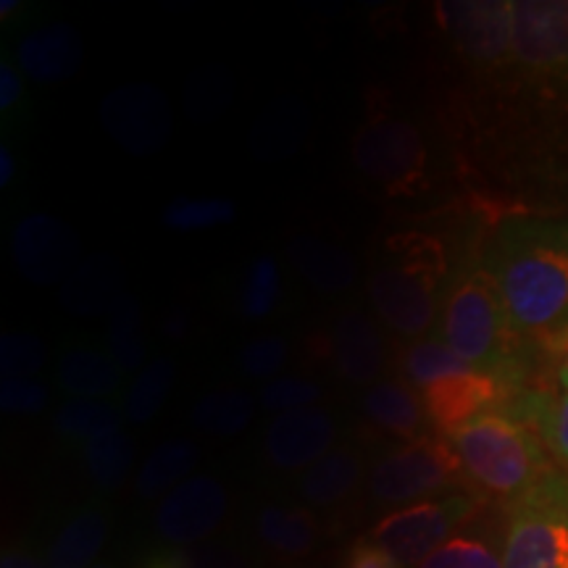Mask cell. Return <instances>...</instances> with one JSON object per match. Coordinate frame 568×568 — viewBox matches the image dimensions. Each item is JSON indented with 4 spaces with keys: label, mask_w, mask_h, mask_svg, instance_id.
I'll use <instances>...</instances> for the list:
<instances>
[{
    "label": "cell",
    "mask_w": 568,
    "mask_h": 568,
    "mask_svg": "<svg viewBox=\"0 0 568 568\" xmlns=\"http://www.w3.org/2000/svg\"><path fill=\"white\" fill-rule=\"evenodd\" d=\"M45 345L32 332H6L0 337V374L3 379L38 376L45 364Z\"/></svg>",
    "instance_id": "obj_38"
},
{
    "label": "cell",
    "mask_w": 568,
    "mask_h": 568,
    "mask_svg": "<svg viewBox=\"0 0 568 568\" xmlns=\"http://www.w3.org/2000/svg\"><path fill=\"white\" fill-rule=\"evenodd\" d=\"M329 353L335 372L353 387H372L387 366V343L379 324L366 311H345L332 329Z\"/></svg>",
    "instance_id": "obj_16"
},
{
    "label": "cell",
    "mask_w": 568,
    "mask_h": 568,
    "mask_svg": "<svg viewBox=\"0 0 568 568\" xmlns=\"http://www.w3.org/2000/svg\"><path fill=\"white\" fill-rule=\"evenodd\" d=\"M460 366H466V361L453 353L439 337L410 339L400 353L403 379H406L410 387H416L418 393H422L426 385L439 379L443 374L456 372Z\"/></svg>",
    "instance_id": "obj_31"
},
{
    "label": "cell",
    "mask_w": 568,
    "mask_h": 568,
    "mask_svg": "<svg viewBox=\"0 0 568 568\" xmlns=\"http://www.w3.org/2000/svg\"><path fill=\"white\" fill-rule=\"evenodd\" d=\"M518 337H556L568 326V219L518 216L495 232L487 258Z\"/></svg>",
    "instance_id": "obj_1"
},
{
    "label": "cell",
    "mask_w": 568,
    "mask_h": 568,
    "mask_svg": "<svg viewBox=\"0 0 568 568\" xmlns=\"http://www.w3.org/2000/svg\"><path fill=\"white\" fill-rule=\"evenodd\" d=\"M337 422L329 410L303 408L274 416L264 435V458L274 471L301 474L335 450Z\"/></svg>",
    "instance_id": "obj_15"
},
{
    "label": "cell",
    "mask_w": 568,
    "mask_h": 568,
    "mask_svg": "<svg viewBox=\"0 0 568 568\" xmlns=\"http://www.w3.org/2000/svg\"><path fill=\"white\" fill-rule=\"evenodd\" d=\"M464 477V466L450 439L426 435L395 447L376 460L366 477V497L374 508L389 514L453 493V487Z\"/></svg>",
    "instance_id": "obj_5"
},
{
    "label": "cell",
    "mask_w": 568,
    "mask_h": 568,
    "mask_svg": "<svg viewBox=\"0 0 568 568\" xmlns=\"http://www.w3.org/2000/svg\"><path fill=\"white\" fill-rule=\"evenodd\" d=\"M92 568H119V566L111 564V560H101V564H95Z\"/></svg>",
    "instance_id": "obj_46"
},
{
    "label": "cell",
    "mask_w": 568,
    "mask_h": 568,
    "mask_svg": "<svg viewBox=\"0 0 568 568\" xmlns=\"http://www.w3.org/2000/svg\"><path fill=\"white\" fill-rule=\"evenodd\" d=\"M124 372L109 353L90 345H69L55 364V382L69 397L82 400H105L119 393Z\"/></svg>",
    "instance_id": "obj_22"
},
{
    "label": "cell",
    "mask_w": 568,
    "mask_h": 568,
    "mask_svg": "<svg viewBox=\"0 0 568 568\" xmlns=\"http://www.w3.org/2000/svg\"><path fill=\"white\" fill-rule=\"evenodd\" d=\"M230 514V493L213 474H195L155 506L153 535L159 548H190L211 542Z\"/></svg>",
    "instance_id": "obj_9"
},
{
    "label": "cell",
    "mask_w": 568,
    "mask_h": 568,
    "mask_svg": "<svg viewBox=\"0 0 568 568\" xmlns=\"http://www.w3.org/2000/svg\"><path fill=\"white\" fill-rule=\"evenodd\" d=\"M447 439L456 447L466 477L508 506L558 471L527 418L510 410L481 414Z\"/></svg>",
    "instance_id": "obj_3"
},
{
    "label": "cell",
    "mask_w": 568,
    "mask_h": 568,
    "mask_svg": "<svg viewBox=\"0 0 568 568\" xmlns=\"http://www.w3.org/2000/svg\"><path fill=\"white\" fill-rule=\"evenodd\" d=\"M0 568H48L45 556H40L38 550L24 548V545H11L0 556Z\"/></svg>",
    "instance_id": "obj_43"
},
{
    "label": "cell",
    "mask_w": 568,
    "mask_h": 568,
    "mask_svg": "<svg viewBox=\"0 0 568 568\" xmlns=\"http://www.w3.org/2000/svg\"><path fill=\"white\" fill-rule=\"evenodd\" d=\"M201 464V447L187 437L163 439L151 450V456L142 460L134 474V493L140 500H163L182 481L195 477V466Z\"/></svg>",
    "instance_id": "obj_23"
},
{
    "label": "cell",
    "mask_w": 568,
    "mask_h": 568,
    "mask_svg": "<svg viewBox=\"0 0 568 568\" xmlns=\"http://www.w3.org/2000/svg\"><path fill=\"white\" fill-rule=\"evenodd\" d=\"M98 113L105 132L138 159L163 151L172 138V105L159 88L148 82L111 90L98 105Z\"/></svg>",
    "instance_id": "obj_10"
},
{
    "label": "cell",
    "mask_w": 568,
    "mask_h": 568,
    "mask_svg": "<svg viewBox=\"0 0 568 568\" xmlns=\"http://www.w3.org/2000/svg\"><path fill=\"white\" fill-rule=\"evenodd\" d=\"M111 535V514L103 503H84L55 531L45 550L48 568H92Z\"/></svg>",
    "instance_id": "obj_21"
},
{
    "label": "cell",
    "mask_w": 568,
    "mask_h": 568,
    "mask_svg": "<svg viewBox=\"0 0 568 568\" xmlns=\"http://www.w3.org/2000/svg\"><path fill=\"white\" fill-rule=\"evenodd\" d=\"M51 400V389L40 376H13L0 382L3 414H40Z\"/></svg>",
    "instance_id": "obj_40"
},
{
    "label": "cell",
    "mask_w": 568,
    "mask_h": 568,
    "mask_svg": "<svg viewBox=\"0 0 568 568\" xmlns=\"http://www.w3.org/2000/svg\"><path fill=\"white\" fill-rule=\"evenodd\" d=\"M437 326L439 339L468 366L497 374L516 385L521 337L510 326L500 293L485 264L466 266L453 276Z\"/></svg>",
    "instance_id": "obj_4"
},
{
    "label": "cell",
    "mask_w": 568,
    "mask_h": 568,
    "mask_svg": "<svg viewBox=\"0 0 568 568\" xmlns=\"http://www.w3.org/2000/svg\"><path fill=\"white\" fill-rule=\"evenodd\" d=\"M566 329H568V326H566ZM566 329H564V332H566Z\"/></svg>",
    "instance_id": "obj_47"
},
{
    "label": "cell",
    "mask_w": 568,
    "mask_h": 568,
    "mask_svg": "<svg viewBox=\"0 0 568 568\" xmlns=\"http://www.w3.org/2000/svg\"><path fill=\"white\" fill-rule=\"evenodd\" d=\"M366 477V460L358 447L337 445L297 477L295 495L311 510L337 508L358 493Z\"/></svg>",
    "instance_id": "obj_17"
},
{
    "label": "cell",
    "mask_w": 568,
    "mask_h": 568,
    "mask_svg": "<svg viewBox=\"0 0 568 568\" xmlns=\"http://www.w3.org/2000/svg\"><path fill=\"white\" fill-rule=\"evenodd\" d=\"M124 272L116 258L105 253L88 255L59 290V303L67 314H111L124 297Z\"/></svg>",
    "instance_id": "obj_20"
},
{
    "label": "cell",
    "mask_w": 568,
    "mask_h": 568,
    "mask_svg": "<svg viewBox=\"0 0 568 568\" xmlns=\"http://www.w3.org/2000/svg\"><path fill=\"white\" fill-rule=\"evenodd\" d=\"M255 535L282 558H305L318 542V521L305 506L266 503L255 514Z\"/></svg>",
    "instance_id": "obj_25"
},
{
    "label": "cell",
    "mask_w": 568,
    "mask_h": 568,
    "mask_svg": "<svg viewBox=\"0 0 568 568\" xmlns=\"http://www.w3.org/2000/svg\"><path fill=\"white\" fill-rule=\"evenodd\" d=\"M109 355L122 372H140L145 361V332H142V311L132 295L109 314Z\"/></svg>",
    "instance_id": "obj_30"
},
{
    "label": "cell",
    "mask_w": 568,
    "mask_h": 568,
    "mask_svg": "<svg viewBox=\"0 0 568 568\" xmlns=\"http://www.w3.org/2000/svg\"><path fill=\"white\" fill-rule=\"evenodd\" d=\"M21 98H24V74H21L17 63L3 59V63H0V111L9 116V113L17 111Z\"/></svg>",
    "instance_id": "obj_42"
},
{
    "label": "cell",
    "mask_w": 568,
    "mask_h": 568,
    "mask_svg": "<svg viewBox=\"0 0 568 568\" xmlns=\"http://www.w3.org/2000/svg\"><path fill=\"white\" fill-rule=\"evenodd\" d=\"M514 61L539 74L568 71V0H514Z\"/></svg>",
    "instance_id": "obj_14"
},
{
    "label": "cell",
    "mask_w": 568,
    "mask_h": 568,
    "mask_svg": "<svg viewBox=\"0 0 568 568\" xmlns=\"http://www.w3.org/2000/svg\"><path fill=\"white\" fill-rule=\"evenodd\" d=\"M339 568H406L397 560L393 552H387L374 539H358L351 550L345 552Z\"/></svg>",
    "instance_id": "obj_41"
},
{
    "label": "cell",
    "mask_w": 568,
    "mask_h": 568,
    "mask_svg": "<svg viewBox=\"0 0 568 568\" xmlns=\"http://www.w3.org/2000/svg\"><path fill=\"white\" fill-rule=\"evenodd\" d=\"M500 550L503 568H568V474L510 503Z\"/></svg>",
    "instance_id": "obj_6"
},
{
    "label": "cell",
    "mask_w": 568,
    "mask_h": 568,
    "mask_svg": "<svg viewBox=\"0 0 568 568\" xmlns=\"http://www.w3.org/2000/svg\"><path fill=\"white\" fill-rule=\"evenodd\" d=\"M124 424V410L109 400H82L69 397L53 414V432L67 443L88 445L92 439L119 432Z\"/></svg>",
    "instance_id": "obj_27"
},
{
    "label": "cell",
    "mask_w": 568,
    "mask_h": 568,
    "mask_svg": "<svg viewBox=\"0 0 568 568\" xmlns=\"http://www.w3.org/2000/svg\"><path fill=\"white\" fill-rule=\"evenodd\" d=\"M237 205L226 197H176L163 209V226L172 232H203L232 224Z\"/></svg>",
    "instance_id": "obj_34"
},
{
    "label": "cell",
    "mask_w": 568,
    "mask_h": 568,
    "mask_svg": "<svg viewBox=\"0 0 568 568\" xmlns=\"http://www.w3.org/2000/svg\"><path fill=\"white\" fill-rule=\"evenodd\" d=\"M450 280V258L437 237L397 232L376 255L368 301L382 326L406 339H422L439 322Z\"/></svg>",
    "instance_id": "obj_2"
},
{
    "label": "cell",
    "mask_w": 568,
    "mask_h": 568,
    "mask_svg": "<svg viewBox=\"0 0 568 568\" xmlns=\"http://www.w3.org/2000/svg\"><path fill=\"white\" fill-rule=\"evenodd\" d=\"M138 568H251L243 550L226 542H203L190 548H155Z\"/></svg>",
    "instance_id": "obj_32"
},
{
    "label": "cell",
    "mask_w": 568,
    "mask_h": 568,
    "mask_svg": "<svg viewBox=\"0 0 568 568\" xmlns=\"http://www.w3.org/2000/svg\"><path fill=\"white\" fill-rule=\"evenodd\" d=\"M11 258L30 284H63L80 266V243L67 222L48 213H27L11 232Z\"/></svg>",
    "instance_id": "obj_12"
},
{
    "label": "cell",
    "mask_w": 568,
    "mask_h": 568,
    "mask_svg": "<svg viewBox=\"0 0 568 568\" xmlns=\"http://www.w3.org/2000/svg\"><path fill=\"white\" fill-rule=\"evenodd\" d=\"M324 397V387L316 379L301 374L276 376V379L266 382L258 393V403L268 414L280 416L290 414V410L316 408L318 400Z\"/></svg>",
    "instance_id": "obj_36"
},
{
    "label": "cell",
    "mask_w": 568,
    "mask_h": 568,
    "mask_svg": "<svg viewBox=\"0 0 568 568\" xmlns=\"http://www.w3.org/2000/svg\"><path fill=\"white\" fill-rule=\"evenodd\" d=\"M353 163L389 197L418 195L429 184V148L400 116H372L353 138Z\"/></svg>",
    "instance_id": "obj_7"
},
{
    "label": "cell",
    "mask_w": 568,
    "mask_h": 568,
    "mask_svg": "<svg viewBox=\"0 0 568 568\" xmlns=\"http://www.w3.org/2000/svg\"><path fill=\"white\" fill-rule=\"evenodd\" d=\"M418 568H503V550L471 531H458Z\"/></svg>",
    "instance_id": "obj_35"
},
{
    "label": "cell",
    "mask_w": 568,
    "mask_h": 568,
    "mask_svg": "<svg viewBox=\"0 0 568 568\" xmlns=\"http://www.w3.org/2000/svg\"><path fill=\"white\" fill-rule=\"evenodd\" d=\"M437 19L471 61L493 67L514 59V13L508 0L437 3Z\"/></svg>",
    "instance_id": "obj_13"
},
{
    "label": "cell",
    "mask_w": 568,
    "mask_h": 568,
    "mask_svg": "<svg viewBox=\"0 0 568 568\" xmlns=\"http://www.w3.org/2000/svg\"><path fill=\"white\" fill-rule=\"evenodd\" d=\"M477 510V500L468 493H453L429 497L414 506L389 510L374 524L368 539L382 545L387 552L400 560L406 568H418L432 552L443 548L450 537Z\"/></svg>",
    "instance_id": "obj_8"
},
{
    "label": "cell",
    "mask_w": 568,
    "mask_h": 568,
    "mask_svg": "<svg viewBox=\"0 0 568 568\" xmlns=\"http://www.w3.org/2000/svg\"><path fill=\"white\" fill-rule=\"evenodd\" d=\"M13 176H17V159H13L9 145L0 148V184L3 187H9L13 182Z\"/></svg>",
    "instance_id": "obj_45"
},
{
    "label": "cell",
    "mask_w": 568,
    "mask_h": 568,
    "mask_svg": "<svg viewBox=\"0 0 568 568\" xmlns=\"http://www.w3.org/2000/svg\"><path fill=\"white\" fill-rule=\"evenodd\" d=\"M255 397L240 387H222L203 393L190 408L197 429L211 437H237L251 426Z\"/></svg>",
    "instance_id": "obj_26"
},
{
    "label": "cell",
    "mask_w": 568,
    "mask_h": 568,
    "mask_svg": "<svg viewBox=\"0 0 568 568\" xmlns=\"http://www.w3.org/2000/svg\"><path fill=\"white\" fill-rule=\"evenodd\" d=\"M514 387L516 385H510L503 376L466 364L426 385L422 397L432 429H437L443 437H450L477 416L500 410L503 400Z\"/></svg>",
    "instance_id": "obj_11"
},
{
    "label": "cell",
    "mask_w": 568,
    "mask_h": 568,
    "mask_svg": "<svg viewBox=\"0 0 568 568\" xmlns=\"http://www.w3.org/2000/svg\"><path fill=\"white\" fill-rule=\"evenodd\" d=\"M280 282V264H276L274 255H255L243 276V287H240L237 297L243 316L253 318V322L272 316L282 295Z\"/></svg>",
    "instance_id": "obj_33"
},
{
    "label": "cell",
    "mask_w": 568,
    "mask_h": 568,
    "mask_svg": "<svg viewBox=\"0 0 568 568\" xmlns=\"http://www.w3.org/2000/svg\"><path fill=\"white\" fill-rule=\"evenodd\" d=\"M84 61L82 38L74 27L51 24L27 34L17 48V67L27 80L59 84L77 74Z\"/></svg>",
    "instance_id": "obj_18"
},
{
    "label": "cell",
    "mask_w": 568,
    "mask_h": 568,
    "mask_svg": "<svg viewBox=\"0 0 568 568\" xmlns=\"http://www.w3.org/2000/svg\"><path fill=\"white\" fill-rule=\"evenodd\" d=\"M290 261L297 268V274L303 276L316 293L324 295H339L345 290H351L358 276V264L345 247L335 243H324L318 237H295L290 243Z\"/></svg>",
    "instance_id": "obj_24"
},
{
    "label": "cell",
    "mask_w": 568,
    "mask_h": 568,
    "mask_svg": "<svg viewBox=\"0 0 568 568\" xmlns=\"http://www.w3.org/2000/svg\"><path fill=\"white\" fill-rule=\"evenodd\" d=\"M176 379V361L172 355H159L134 374L124 400V418L132 424H148L161 414L172 395Z\"/></svg>",
    "instance_id": "obj_28"
},
{
    "label": "cell",
    "mask_w": 568,
    "mask_h": 568,
    "mask_svg": "<svg viewBox=\"0 0 568 568\" xmlns=\"http://www.w3.org/2000/svg\"><path fill=\"white\" fill-rule=\"evenodd\" d=\"M548 343L556 347L560 353V364H558V385L564 387V393H568V329L560 332V335L550 337Z\"/></svg>",
    "instance_id": "obj_44"
},
{
    "label": "cell",
    "mask_w": 568,
    "mask_h": 568,
    "mask_svg": "<svg viewBox=\"0 0 568 568\" xmlns=\"http://www.w3.org/2000/svg\"><path fill=\"white\" fill-rule=\"evenodd\" d=\"M287 339L280 335H264L255 337L251 343L243 345L237 355V366L247 379H276L282 372L284 361H287Z\"/></svg>",
    "instance_id": "obj_39"
},
{
    "label": "cell",
    "mask_w": 568,
    "mask_h": 568,
    "mask_svg": "<svg viewBox=\"0 0 568 568\" xmlns=\"http://www.w3.org/2000/svg\"><path fill=\"white\" fill-rule=\"evenodd\" d=\"M539 426L542 443L568 468V393L558 397H535L529 403V414Z\"/></svg>",
    "instance_id": "obj_37"
},
{
    "label": "cell",
    "mask_w": 568,
    "mask_h": 568,
    "mask_svg": "<svg viewBox=\"0 0 568 568\" xmlns=\"http://www.w3.org/2000/svg\"><path fill=\"white\" fill-rule=\"evenodd\" d=\"M134 458H138L134 439L124 429L109 432V435L92 439V443L82 447L84 468H88L95 487L103 489V493L119 489L130 479Z\"/></svg>",
    "instance_id": "obj_29"
},
{
    "label": "cell",
    "mask_w": 568,
    "mask_h": 568,
    "mask_svg": "<svg viewBox=\"0 0 568 568\" xmlns=\"http://www.w3.org/2000/svg\"><path fill=\"white\" fill-rule=\"evenodd\" d=\"M361 414L376 429L406 439V443L426 437V429L432 426L422 393L410 387L403 376H385V379L368 387L361 397Z\"/></svg>",
    "instance_id": "obj_19"
}]
</instances>
